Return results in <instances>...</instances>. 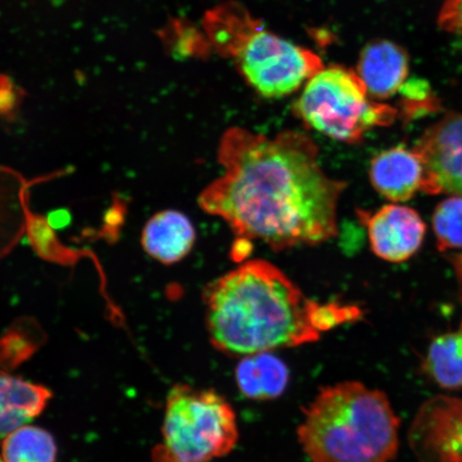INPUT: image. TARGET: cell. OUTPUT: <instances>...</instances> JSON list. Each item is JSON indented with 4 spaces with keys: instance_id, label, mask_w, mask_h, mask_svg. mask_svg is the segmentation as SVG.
Masks as SVG:
<instances>
[{
    "instance_id": "1",
    "label": "cell",
    "mask_w": 462,
    "mask_h": 462,
    "mask_svg": "<svg viewBox=\"0 0 462 462\" xmlns=\"http://www.w3.org/2000/svg\"><path fill=\"white\" fill-rule=\"evenodd\" d=\"M217 161L223 172L198 201L228 225L236 241H260L281 252L337 236L338 204L348 184L327 175L319 149L304 133L269 137L231 128Z\"/></svg>"
},
{
    "instance_id": "2",
    "label": "cell",
    "mask_w": 462,
    "mask_h": 462,
    "mask_svg": "<svg viewBox=\"0 0 462 462\" xmlns=\"http://www.w3.org/2000/svg\"><path fill=\"white\" fill-rule=\"evenodd\" d=\"M206 328L215 348L229 356L315 343L322 334L359 321V306L319 303L276 265L247 260L204 291Z\"/></svg>"
},
{
    "instance_id": "3",
    "label": "cell",
    "mask_w": 462,
    "mask_h": 462,
    "mask_svg": "<svg viewBox=\"0 0 462 462\" xmlns=\"http://www.w3.org/2000/svg\"><path fill=\"white\" fill-rule=\"evenodd\" d=\"M298 439L311 462H390L400 448V419L383 392L345 381L318 393Z\"/></svg>"
},
{
    "instance_id": "4",
    "label": "cell",
    "mask_w": 462,
    "mask_h": 462,
    "mask_svg": "<svg viewBox=\"0 0 462 462\" xmlns=\"http://www.w3.org/2000/svg\"><path fill=\"white\" fill-rule=\"evenodd\" d=\"M207 21L216 48L233 57L242 77L268 99L292 94L323 69L313 51L268 32L239 5H223Z\"/></svg>"
},
{
    "instance_id": "5",
    "label": "cell",
    "mask_w": 462,
    "mask_h": 462,
    "mask_svg": "<svg viewBox=\"0 0 462 462\" xmlns=\"http://www.w3.org/2000/svg\"><path fill=\"white\" fill-rule=\"evenodd\" d=\"M238 440V420L226 398L215 390L175 385L153 462H210L233 452Z\"/></svg>"
},
{
    "instance_id": "6",
    "label": "cell",
    "mask_w": 462,
    "mask_h": 462,
    "mask_svg": "<svg viewBox=\"0 0 462 462\" xmlns=\"http://www.w3.org/2000/svg\"><path fill=\"white\" fill-rule=\"evenodd\" d=\"M294 113L309 128L346 143H359L366 132L390 125L397 115L371 100L356 71L339 66L323 68L309 80Z\"/></svg>"
},
{
    "instance_id": "7",
    "label": "cell",
    "mask_w": 462,
    "mask_h": 462,
    "mask_svg": "<svg viewBox=\"0 0 462 462\" xmlns=\"http://www.w3.org/2000/svg\"><path fill=\"white\" fill-rule=\"evenodd\" d=\"M374 255L389 263H403L423 244L426 225L411 208L392 204L374 212L357 211Z\"/></svg>"
},
{
    "instance_id": "8",
    "label": "cell",
    "mask_w": 462,
    "mask_h": 462,
    "mask_svg": "<svg viewBox=\"0 0 462 462\" xmlns=\"http://www.w3.org/2000/svg\"><path fill=\"white\" fill-rule=\"evenodd\" d=\"M425 166L415 150L397 146L375 155L369 179L380 195L393 202H403L423 190Z\"/></svg>"
},
{
    "instance_id": "9",
    "label": "cell",
    "mask_w": 462,
    "mask_h": 462,
    "mask_svg": "<svg viewBox=\"0 0 462 462\" xmlns=\"http://www.w3.org/2000/svg\"><path fill=\"white\" fill-rule=\"evenodd\" d=\"M357 75L373 99H389L407 83L409 58L400 45L378 40L362 51Z\"/></svg>"
},
{
    "instance_id": "10",
    "label": "cell",
    "mask_w": 462,
    "mask_h": 462,
    "mask_svg": "<svg viewBox=\"0 0 462 462\" xmlns=\"http://www.w3.org/2000/svg\"><path fill=\"white\" fill-rule=\"evenodd\" d=\"M195 242L194 225L186 215L176 210H165L154 215L142 234L143 250L164 264L181 262L192 251Z\"/></svg>"
},
{
    "instance_id": "11",
    "label": "cell",
    "mask_w": 462,
    "mask_h": 462,
    "mask_svg": "<svg viewBox=\"0 0 462 462\" xmlns=\"http://www.w3.org/2000/svg\"><path fill=\"white\" fill-rule=\"evenodd\" d=\"M50 398L44 386L0 372V441L37 418Z\"/></svg>"
},
{
    "instance_id": "12",
    "label": "cell",
    "mask_w": 462,
    "mask_h": 462,
    "mask_svg": "<svg viewBox=\"0 0 462 462\" xmlns=\"http://www.w3.org/2000/svg\"><path fill=\"white\" fill-rule=\"evenodd\" d=\"M291 374L273 352L241 357L236 367V385L248 400L273 401L284 394Z\"/></svg>"
},
{
    "instance_id": "13",
    "label": "cell",
    "mask_w": 462,
    "mask_h": 462,
    "mask_svg": "<svg viewBox=\"0 0 462 462\" xmlns=\"http://www.w3.org/2000/svg\"><path fill=\"white\" fill-rule=\"evenodd\" d=\"M25 198L24 179L0 167V258L13 250L26 231L29 212Z\"/></svg>"
},
{
    "instance_id": "14",
    "label": "cell",
    "mask_w": 462,
    "mask_h": 462,
    "mask_svg": "<svg viewBox=\"0 0 462 462\" xmlns=\"http://www.w3.org/2000/svg\"><path fill=\"white\" fill-rule=\"evenodd\" d=\"M424 367L430 377L441 388H462V328L432 340Z\"/></svg>"
},
{
    "instance_id": "15",
    "label": "cell",
    "mask_w": 462,
    "mask_h": 462,
    "mask_svg": "<svg viewBox=\"0 0 462 462\" xmlns=\"http://www.w3.org/2000/svg\"><path fill=\"white\" fill-rule=\"evenodd\" d=\"M56 457L53 436L39 427L22 426L3 441L5 462H55Z\"/></svg>"
},
{
    "instance_id": "16",
    "label": "cell",
    "mask_w": 462,
    "mask_h": 462,
    "mask_svg": "<svg viewBox=\"0 0 462 462\" xmlns=\"http://www.w3.org/2000/svg\"><path fill=\"white\" fill-rule=\"evenodd\" d=\"M432 226L439 250L462 248V196L455 195L438 205Z\"/></svg>"
},
{
    "instance_id": "17",
    "label": "cell",
    "mask_w": 462,
    "mask_h": 462,
    "mask_svg": "<svg viewBox=\"0 0 462 462\" xmlns=\"http://www.w3.org/2000/svg\"><path fill=\"white\" fill-rule=\"evenodd\" d=\"M26 231L34 250L40 256L58 263H70L75 258L66 248L58 245L53 229L44 218L29 213Z\"/></svg>"
},
{
    "instance_id": "18",
    "label": "cell",
    "mask_w": 462,
    "mask_h": 462,
    "mask_svg": "<svg viewBox=\"0 0 462 462\" xmlns=\"http://www.w3.org/2000/svg\"><path fill=\"white\" fill-rule=\"evenodd\" d=\"M20 333V330L13 328L0 338V362L8 365H16L32 354L34 343H28L26 335Z\"/></svg>"
},
{
    "instance_id": "19",
    "label": "cell",
    "mask_w": 462,
    "mask_h": 462,
    "mask_svg": "<svg viewBox=\"0 0 462 462\" xmlns=\"http://www.w3.org/2000/svg\"><path fill=\"white\" fill-rule=\"evenodd\" d=\"M438 23L443 31L462 37V0H444Z\"/></svg>"
},
{
    "instance_id": "20",
    "label": "cell",
    "mask_w": 462,
    "mask_h": 462,
    "mask_svg": "<svg viewBox=\"0 0 462 462\" xmlns=\"http://www.w3.org/2000/svg\"><path fill=\"white\" fill-rule=\"evenodd\" d=\"M68 221H69L68 215H61L60 212H58V213H55V215H51V217L48 222L51 225V227H62L68 224Z\"/></svg>"
},
{
    "instance_id": "21",
    "label": "cell",
    "mask_w": 462,
    "mask_h": 462,
    "mask_svg": "<svg viewBox=\"0 0 462 462\" xmlns=\"http://www.w3.org/2000/svg\"><path fill=\"white\" fill-rule=\"evenodd\" d=\"M454 267H455L456 273H457V274L462 279V254H459V255H457L454 258Z\"/></svg>"
},
{
    "instance_id": "22",
    "label": "cell",
    "mask_w": 462,
    "mask_h": 462,
    "mask_svg": "<svg viewBox=\"0 0 462 462\" xmlns=\"http://www.w3.org/2000/svg\"><path fill=\"white\" fill-rule=\"evenodd\" d=\"M0 462H5V460L3 459V457H0Z\"/></svg>"
}]
</instances>
